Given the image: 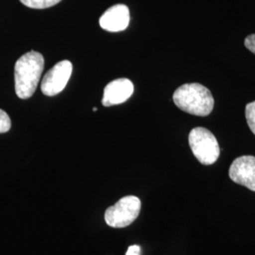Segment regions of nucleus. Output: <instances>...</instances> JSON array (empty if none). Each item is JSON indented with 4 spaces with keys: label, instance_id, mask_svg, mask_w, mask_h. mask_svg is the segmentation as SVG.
<instances>
[{
    "label": "nucleus",
    "instance_id": "13",
    "mask_svg": "<svg viewBox=\"0 0 255 255\" xmlns=\"http://www.w3.org/2000/svg\"><path fill=\"white\" fill-rule=\"evenodd\" d=\"M141 248L137 245L128 247L126 255H140Z\"/></svg>",
    "mask_w": 255,
    "mask_h": 255
},
{
    "label": "nucleus",
    "instance_id": "8",
    "mask_svg": "<svg viewBox=\"0 0 255 255\" xmlns=\"http://www.w3.org/2000/svg\"><path fill=\"white\" fill-rule=\"evenodd\" d=\"M129 10L126 5L118 4L107 9L100 19L101 27L110 32H119L127 28Z\"/></svg>",
    "mask_w": 255,
    "mask_h": 255
},
{
    "label": "nucleus",
    "instance_id": "14",
    "mask_svg": "<svg viewBox=\"0 0 255 255\" xmlns=\"http://www.w3.org/2000/svg\"><path fill=\"white\" fill-rule=\"evenodd\" d=\"M97 111H98L97 108H93V112H97Z\"/></svg>",
    "mask_w": 255,
    "mask_h": 255
},
{
    "label": "nucleus",
    "instance_id": "4",
    "mask_svg": "<svg viewBox=\"0 0 255 255\" xmlns=\"http://www.w3.org/2000/svg\"><path fill=\"white\" fill-rule=\"evenodd\" d=\"M141 211V201L135 196H127L105 211L104 219L113 228H125L138 218Z\"/></svg>",
    "mask_w": 255,
    "mask_h": 255
},
{
    "label": "nucleus",
    "instance_id": "5",
    "mask_svg": "<svg viewBox=\"0 0 255 255\" xmlns=\"http://www.w3.org/2000/svg\"><path fill=\"white\" fill-rule=\"evenodd\" d=\"M72 69L73 66L69 61H62L55 64L42 81L41 90L43 94L53 97L63 91L71 77Z\"/></svg>",
    "mask_w": 255,
    "mask_h": 255
},
{
    "label": "nucleus",
    "instance_id": "11",
    "mask_svg": "<svg viewBox=\"0 0 255 255\" xmlns=\"http://www.w3.org/2000/svg\"><path fill=\"white\" fill-rule=\"evenodd\" d=\"M11 127V121L8 114L0 109V133H5L9 131Z\"/></svg>",
    "mask_w": 255,
    "mask_h": 255
},
{
    "label": "nucleus",
    "instance_id": "9",
    "mask_svg": "<svg viewBox=\"0 0 255 255\" xmlns=\"http://www.w3.org/2000/svg\"><path fill=\"white\" fill-rule=\"evenodd\" d=\"M22 4L31 9H47L55 6L62 0H20Z\"/></svg>",
    "mask_w": 255,
    "mask_h": 255
},
{
    "label": "nucleus",
    "instance_id": "12",
    "mask_svg": "<svg viewBox=\"0 0 255 255\" xmlns=\"http://www.w3.org/2000/svg\"><path fill=\"white\" fill-rule=\"evenodd\" d=\"M245 46L255 54V34H251L245 39Z\"/></svg>",
    "mask_w": 255,
    "mask_h": 255
},
{
    "label": "nucleus",
    "instance_id": "6",
    "mask_svg": "<svg viewBox=\"0 0 255 255\" xmlns=\"http://www.w3.org/2000/svg\"><path fill=\"white\" fill-rule=\"evenodd\" d=\"M231 180L255 192V157L245 155L237 158L229 169Z\"/></svg>",
    "mask_w": 255,
    "mask_h": 255
},
{
    "label": "nucleus",
    "instance_id": "2",
    "mask_svg": "<svg viewBox=\"0 0 255 255\" xmlns=\"http://www.w3.org/2000/svg\"><path fill=\"white\" fill-rule=\"evenodd\" d=\"M176 106L197 117H207L214 109L215 101L209 89L200 83H186L173 94Z\"/></svg>",
    "mask_w": 255,
    "mask_h": 255
},
{
    "label": "nucleus",
    "instance_id": "10",
    "mask_svg": "<svg viewBox=\"0 0 255 255\" xmlns=\"http://www.w3.org/2000/svg\"><path fill=\"white\" fill-rule=\"evenodd\" d=\"M246 119L249 127L255 135V101H253L247 105Z\"/></svg>",
    "mask_w": 255,
    "mask_h": 255
},
{
    "label": "nucleus",
    "instance_id": "1",
    "mask_svg": "<svg viewBox=\"0 0 255 255\" xmlns=\"http://www.w3.org/2000/svg\"><path fill=\"white\" fill-rule=\"evenodd\" d=\"M44 64L43 55L34 50L23 55L17 60L14 66V82L19 99H29L36 91Z\"/></svg>",
    "mask_w": 255,
    "mask_h": 255
},
{
    "label": "nucleus",
    "instance_id": "3",
    "mask_svg": "<svg viewBox=\"0 0 255 255\" xmlns=\"http://www.w3.org/2000/svg\"><path fill=\"white\" fill-rule=\"evenodd\" d=\"M188 141L193 154L201 164L210 165L218 161L220 154L219 142L209 129L201 127L193 128Z\"/></svg>",
    "mask_w": 255,
    "mask_h": 255
},
{
    "label": "nucleus",
    "instance_id": "7",
    "mask_svg": "<svg viewBox=\"0 0 255 255\" xmlns=\"http://www.w3.org/2000/svg\"><path fill=\"white\" fill-rule=\"evenodd\" d=\"M134 90L133 84L128 79H118L110 82L103 93L102 104L105 107L119 105L127 101Z\"/></svg>",
    "mask_w": 255,
    "mask_h": 255
}]
</instances>
